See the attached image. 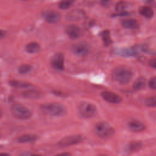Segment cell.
<instances>
[{"instance_id": "1", "label": "cell", "mask_w": 156, "mask_h": 156, "mask_svg": "<svg viewBox=\"0 0 156 156\" xmlns=\"http://www.w3.org/2000/svg\"><path fill=\"white\" fill-rule=\"evenodd\" d=\"M40 110L44 114L54 116H62L67 112V109L64 105L57 102L43 104L40 107Z\"/></svg>"}, {"instance_id": "2", "label": "cell", "mask_w": 156, "mask_h": 156, "mask_svg": "<svg viewBox=\"0 0 156 156\" xmlns=\"http://www.w3.org/2000/svg\"><path fill=\"white\" fill-rule=\"evenodd\" d=\"M113 79L121 85L128 83L132 77L131 71L123 66L116 67L112 73Z\"/></svg>"}, {"instance_id": "3", "label": "cell", "mask_w": 156, "mask_h": 156, "mask_svg": "<svg viewBox=\"0 0 156 156\" xmlns=\"http://www.w3.org/2000/svg\"><path fill=\"white\" fill-rule=\"evenodd\" d=\"M96 135L103 139L111 138L115 134L114 128L106 122H99L94 127Z\"/></svg>"}, {"instance_id": "4", "label": "cell", "mask_w": 156, "mask_h": 156, "mask_svg": "<svg viewBox=\"0 0 156 156\" xmlns=\"http://www.w3.org/2000/svg\"><path fill=\"white\" fill-rule=\"evenodd\" d=\"M12 112L15 118L22 120L27 119L32 115V113L29 108L19 103L14 104L12 106Z\"/></svg>"}, {"instance_id": "5", "label": "cell", "mask_w": 156, "mask_h": 156, "mask_svg": "<svg viewBox=\"0 0 156 156\" xmlns=\"http://www.w3.org/2000/svg\"><path fill=\"white\" fill-rule=\"evenodd\" d=\"M79 112L82 116L89 118L96 115L97 109L93 104L87 102H82L79 105Z\"/></svg>"}, {"instance_id": "6", "label": "cell", "mask_w": 156, "mask_h": 156, "mask_svg": "<svg viewBox=\"0 0 156 156\" xmlns=\"http://www.w3.org/2000/svg\"><path fill=\"white\" fill-rule=\"evenodd\" d=\"M83 138L80 135H73L66 136L58 142V146L60 147H66L76 144L82 141Z\"/></svg>"}, {"instance_id": "7", "label": "cell", "mask_w": 156, "mask_h": 156, "mask_svg": "<svg viewBox=\"0 0 156 156\" xmlns=\"http://www.w3.org/2000/svg\"><path fill=\"white\" fill-rule=\"evenodd\" d=\"M141 51V46H138L132 48H122L117 49L115 51L116 54L122 57H134L138 55Z\"/></svg>"}, {"instance_id": "8", "label": "cell", "mask_w": 156, "mask_h": 156, "mask_svg": "<svg viewBox=\"0 0 156 156\" xmlns=\"http://www.w3.org/2000/svg\"><path fill=\"white\" fill-rule=\"evenodd\" d=\"M85 17V12L82 9H76L71 10L66 15V19L69 21H77Z\"/></svg>"}, {"instance_id": "9", "label": "cell", "mask_w": 156, "mask_h": 156, "mask_svg": "<svg viewBox=\"0 0 156 156\" xmlns=\"http://www.w3.org/2000/svg\"><path fill=\"white\" fill-rule=\"evenodd\" d=\"M72 51L77 56L84 57L88 54L89 49L86 43L79 42L74 44L72 46Z\"/></svg>"}, {"instance_id": "10", "label": "cell", "mask_w": 156, "mask_h": 156, "mask_svg": "<svg viewBox=\"0 0 156 156\" xmlns=\"http://www.w3.org/2000/svg\"><path fill=\"white\" fill-rule=\"evenodd\" d=\"M52 66L59 71H62L64 69V55L61 52H57L55 54L51 60Z\"/></svg>"}, {"instance_id": "11", "label": "cell", "mask_w": 156, "mask_h": 156, "mask_svg": "<svg viewBox=\"0 0 156 156\" xmlns=\"http://www.w3.org/2000/svg\"><path fill=\"white\" fill-rule=\"evenodd\" d=\"M102 98L107 102L112 104H119L122 101V98L118 94L108 91H104L101 93Z\"/></svg>"}, {"instance_id": "12", "label": "cell", "mask_w": 156, "mask_h": 156, "mask_svg": "<svg viewBox=\"0 0 156 156\" xmlns=\"http://www.w3.org/2000/svg\"><path fill=\"white\" fill-rule=\"evenodd\" d=\"M44 20L49 23H56L60 19V14L55 10H47L43 13Z\"/></svg>"}, {"instance_id": "13", "label": "cell", "mask_w": 156, "mask_h": 156, "mask_svg": "<svg viewBox=\"0 0 156 156\" xmlns=\"http://www.w3.org/2000/svg\"><path fill=\"white\" fill-rule=\"evenodd\" d=\"M65 32L70 38L74 40L79 37L80 34V29L77 25L69 24L66 26Z\"/></svg>"}, {"instance_id": "14", "label": "cell", "mask_w": 156, "mask_h": 156, "mask_svg": "<svg viewBox=\"0 0 156 156\" xmlns=\"http://www.w3.org/2000/svg\"><path fill=\"white\" fill-rule=\"evenodd\" d=\"M128 128L132 132H140L146 129L145 125L141 121L138 120H132L127 124Z\"/></svg>"}, {"instance_id": "15", "label": "cell", "mask_w": 156, "mask_h": 156, "mask_svg": "<svg viewBox=\"0 0 156 156\" xmlns=\"http://www.w3.org/2000/svg\"><path fill=\"white\" fill-rule=\"evenodd\" d=\"M38 136L35 134L32 133H27L20 136L18 138V141L21 143H32L37 140Z\"/></svg>"}, {"instance_id": "16", "label": "cell", "mask_w": 156, "mask_h": 156, "mask_svg": "<svg viewBox=\"0 0 156 156\" xmlns=\"http://www.w3.org/2000/svg\"><path fill=\"white\" fill-rule=\"evenodd\" d=\"M9 83L10 86L18 88H28L32 87V85L30 83L21 80H10Z\"/></svg>"}, {"instance_id": "17", "label": "cell", "mask_w": 156, "mask_h": 156, "mask_svg": "<svg viewBox=\"0 0 156 156\" xmlns=\"http://www.w3.org/2000/svg\"><path fill=\"white\" fill-rule=\"evenodd\" d=\"M139 13L146 18H151L154 16V11L151 7L143 6L139 8Z\"/></svg>"}, {"instance_id": "18", "label": "cell", "mask_w": 156, "mask_h": 156, "mask_svg": "<svg viewBox=\"0 0 156 156\" xmlns=\"http://www.w3.org/2000/svg\"><path fill=\"white\" fill-rule=\"evenodd\" d=\"M146 85V80L143 77L137 78L133 83V88L135 90H143Z\"/></svg>"}, {"instance_id": "19", "label": "cell", "mask_w": 156, "mask_h": 156, "mask_svg": "<svg viewBox=\"0 0 156 156\" xmlns=\"http://www.w3.org/2000/svg\"><path fill=\"white\" fill-rule=\"evenodd\" d=\"M25 50L29 54H34L40 51V46L39 44L36 42H30L26 44Z\"/></svg>"}, {"instance_id": "20", "label": "cell", "mask_w": 156, "mask_h": 156, "mask_svg": "<svg viewBox=\"0 0 156 156\" xmlns=\"http://www.w3.org/2000/svg\"><path fill=\"white\" fill-rule=\"evenodd\" d=\"M121 25L127 29H135L138 26L137 21L135 19H124L121 21Z\"/></svg>"}, {"instance_id": "21", "label": "cell", "mask_w": 156, "mask_h": 156, "mask_svg": "<svg viewBox=\"0 0 156 156\" xmlns=\"http://www.w3.org/2000/svg\"><path fill=\"white\" fill-rule=\"evenodd\" d=\"M22 96L27 99H37L40 96V94L38 91L34 90H29L24 91L22 93Z\"/></svg>"}, {"instance_id": "22", "label": "cell", "mask_w": 156, "mask_h": 156, "mask_svg": "<svg viewBox=\"0 0 156 156\" xmlns=\"http://www.w3.org/2000/svg\"><path fill=\"white\" fill-rule=\"evenodd\" d=\"M142 147V142L141 141H132L127 146V151L133 152L138 151Z\"/></svg>"}, {"instance_id": "23", "label": "cell", "mask_w": 156, "mask_h": 156, "mask_svg": "<svg viewBox=\"0 0 156 156\" xmlns=\"http://www.w3.org/2000/svg\"><path fill=\"white\" fill-rule=\"evenodd\" d=\"M100 35L105 45L108 46L112 43V40L110 38V34L109 30H105L101 32Z\"/></svg>"}, {"instance_id": "24", "label": "cell", "mask_w": 156, "mask_h": 156, "mask_svg": "<svg viewBox=\"0 0 156 156\" xmlns=\"http://www.w3.org/2000/svg\"><path fill=\"white\" fill-rule=\"evenodd\" d=\"M75 2L76 0H62L58 4V7L60 9L65 10L73 5Z\"/></svg>"}, {"instance_id": "25", "label": "cell", "mask_w": 156, "mask_h": 156, "mask_svg": "<svg viewBox=\"0 0 156 156\" xmlns=\"http://www.w3.org/2000/svg\"><path fill=\"white\" fill-rule=\"evenodd\" d=\"M32 69V66L28 64H23L19 66L18 72L21 74H25L31 71Z\"/></svg>"}, {"instance_id": "26", "label": "cell", "mask_w": 156, "mask_h": 156, "mask_svg": "<svg viewBox=\"0 0 156 156\" xmlns=\"http://www.w3.org/2000/svg\"><path fill=\"white\" fill-rule=\"evenodd\" d=\"M127 7V3L124 1H119L118 2L115 6V10L118 13L124 12V10Z\"/></svg>"}, {"instance_id": "27", "label": "cell", "mask_w": 156, "mask_h": 156, "mask_svg": "<svg viewBox=\"0 0 156 156\" xmlns=\"http://www.w3.org/2000/svg\"><path fill=\"white\" fill-rule=\"evenodd\" d=\"M145 104L149 107H154L156 105V98L155 96H151L146 99Z\"/></svg>"}, {"instance_id": "28", "label": "cell", "mask_w": 156, "mask_h": 156, "mask_svg": "<svg viewBox=\"0 0 156 156\" xmlns=\"http://www.w3.org/2000/svg\"><path fill=\"white\" fill-rule=\"evenodd\" d=\"M149 87L152 89V90H155L156 89V77L154 76L152 77L149 81Z\"/></svg>"}, {"instance_id": "29", "label": "cell", "mask_w": 156, "mask_h": 156, "mask_svg": "<svg viewBox=\"0 0 156 156\" xmlns=\"http://www.w3.org/2000/svg\"><path fill=\"white\" fill-rule=\"evenodd\" d=\"M149 65L152 68H156V59L152 58L149 62Z\"/></svg>"}, {"instance_id": "30", "label": "cell", "mask_w": 156, "mask_h": 156, "mask_svg": "<svg viewBox=\"0 0 156 156\" xmlns=\"http://www.w3.org/2000/svg\"><path fill=\"white\" fill-rule=\"evenodd\" d=\"M6 35H7L6 31L0 29V40L4 38L6 36Z\"/></svg>"}, {"instance_id": "31", "label": "cell", "mask_w": 156, "mask_h": 156, "mask_svg": "<svg viewBox=\"0 0 156 156\" xmlns=\"http://www.w3.org/2000/svg\"><path fill=\"white\" fill-rule=\"evenodd\" d=\"M143 1L147 5H152L155 4V0H143Z\"/></svg>"}, {"instance_id": "32", "label": "cell", "mask_w": 156, "mask_h": 156, "mask_svg": "<svg viewBox=\"0 0 156 156\" xmlns=\"http://www.w3.org/2000/svg\"><path fill=\"white\" fill-rule=\"evenodd\" d=\"M55 156H71V154L68 152H63L55 155Z\"/></svg>"}, {"instance_id": "33", "label": "cell", "mask_w": 156, "mask_h": 156, "mask_svg": "<svg viewBox=\"0 0 156 156\" xmlns=\"http://www.w3.org/2000/svg\"><path fill=\"white\" fill-rule=\"evenodd\" d=\"M111 0H101V3L102 5H107Z\"/></svg>"}, {"instance_id": "34", "label": "cell", "mask_w": 156, "mask_h": 156, "mask_svg": "<svg viewBox=\"0 0 156 156\" xmlns=\"http://www.w3.org/2000/svg\"><path fill=\"white\" fill-rule=\"evenodd\" d=\"M0 156H10V155L7 153L1 152V153H0Z\"/></svg>"}, {"instance_id": "35", "label": "cell", "mask_w": 156, "mask_h": 156, "mask_svg": "<svg viewBox=\"0 0 156 156\" xmlns=\"http://www.w3.org/2000/svg\"><path fill=\"white\" fill-rule=\"evenodd\" d=\"M2 115V110H1V108H0V118H1Z\"/></svg>"}, {"instance_id": "36", "label": "cell", "mask_w": 156, "mask_h": 156, "mask_svg": "<svg viewBox=\"0 0 156 156\" xmlns=\"http://www.w3.org/2000/svg\"><path fill=\"white\" fill-rule=\"evenodd\" d=\"M31 156H42V155H32Z\"/></svg>"}, {"instance_id": "37", "label": "cell", "mask_w": 156, "mask_h": 156, "mask_svg": "<svg viewBox=\"0 0 156 156\" xmlns=\"http://www.w3.org/2000/svg\"><path fill=\"white\" fill-rule=\"evenodd\" d=\"M99 156H106V155H99Z\"/></svg>"}, {"instance_id": "38", "label": "cell", "mask_w": 156, "mask_h": 156, "mask_svg": "<svg viewBox=\"0 0 156 156\" xmlns=\"http://www.w3.org/2000/svg\"><path fill=\"white\" fill-rule=\"evenodd\" d=\"M0 137H1V134H0Z\"/></svg>"}]
</instances>
